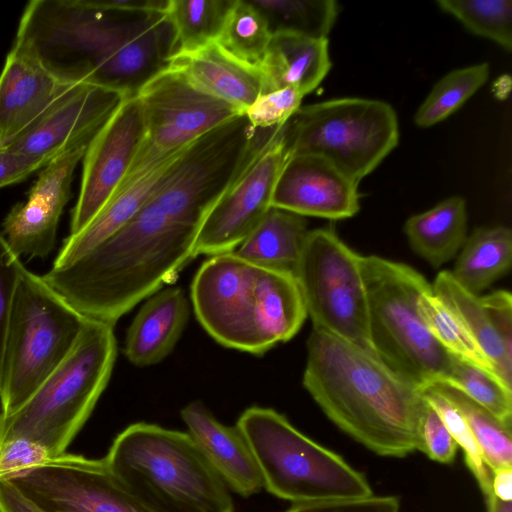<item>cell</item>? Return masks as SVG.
I'll list each match as a JSON object with an SVG mask.
<instances>
[{
    "instance_id": "14",
    "label": "cell",
    "mask_w": 512,
    "mask_h": 512,
    "mask_svg": "<svg viewBox=\"0 0 512 512\" xmlns=\"http://www.w3.org/2000/svg\"><path fill=\"white\" fill-rule=\"evenodd\" d=\"M144 137L136 96L125 97L87 145L80 191L72 211L70 235L80 232L116 192Z\"/></svg>"
},
{
    "instance_id": "6",
    "label": "cell",
    "mask_w": 512,
    "mask_h": 512,
    "mask_svg": "<svg viewBox=\"0 0 512 512\" xmlns=\"http://www.w3.org/2000/svg\"><path fill=\"white\" fill-rule=\"evenodd\" d=\"M236 425L252 450L263 487L272 495L296 504L373 494L361 472L276 410L249 407Z\"/></svg>"
},
{
    "instance_id": "19",
    "label": "cell",
    "mask_w": 512,
    "mask_h": 512,
    "mask_svg": "<svg viewBox=\"0 0 512 512\" xmlns=\"http://www.w3.org/2000/svg\"><path fill=\"white\" fill-rule=\"evenodd\" d=\"M432 290L462 320L491 362L497 376L512 388V296L497 290L479 296L461 287L450 271L437 274Z\"/></svg>"
},
{
    "instance_id": "23",
    "label": "cell",
    "mask_w": 512,
    "mask_h": 512,
    "mask_svg": "<svg viewBox=\"0 0 512 512\" xmlns=\"http://www.w3.org/2000/svg\"><path fill=\"white\" fill-rule=\"evenodd\" d=\"M189 315L181 288L169 287L149 296L127 330L123 350L127 359L139 367L162 361L178 342Z\"/></svg>"
},
{
    "instance_id": "7",
    "label": "cell",
    "mask_w": 512,
    "mask_h": 512,
    "mask_svg": "<svg viewBox=\"0 0 512 512\" xmlns=\"http://www.w3.org/2000/svg\"><path fill=\"white\" fill-rule=\"evenodd\" d=\"M374 351L393 371L420 389L440 382L451 354L433 337L417 310L432 285L412 267L379 256H361Z\"/></svg>"
},
{
    "instance_id": "31",
    "label": "cell",
    "mask_w": 512,
    "mask_h": 512,
    "mask_svg": "<svg viewBox=\"0 0 512 512\" xmlns=\"http://www.w3.org/2000/svg\"><path fill=\"white\" fill-rule=\"evenodd\" d=\"M264 17L271 34L286 32L328 38L340 7L334 0H248Z\"/></svg>"
},
{
    "instance_id": "10",
    "label": "cell",
    "mask_w": 512,
    "mask_h": 512,
    "mask_svg": "<svg viewBox=\"0 0 512 512\" xmlns=\"http://www.w3.org/2000/svg\"><path fill=\"white\" fill-rule=\"evenodd\" d=\"M361 256L329 229L308 233L296 271L313 329L375 355Z\"/></svg>"
},
{
    "instance_id": "36",
    "label": "cell",
    "mask_w": 512,
    "mask_h": 512,
    "mask_svg": "<svg viewBox=\"0 0 512 512\" xmlns=\"http://www.w3.org/2000/svg\"><path fill=\"white\" fill-rule=\"evenodd\" d=\"M438 7L469 32L489 39L504 50L512 49V1L438 0Z\"/></svg>"
},
{
    "instance_id": "12",
    "label": "cell",
    "mask_w": 512,
    "mask_h": 512,
    "mask_svg": "<svg viewBox=\"0 0 512 512\" xmlns=\"http://www.w3.org/2000/svg\"><path fill=\"white\" fill-rule=\"evenodd\" d=\"M7 481L44 512H158L103 459L64 453Z\"/></svg>"
},
{
    "instance_id": "26",
    "label": "cell",
    "mask_w": 512,
    "mask_h": 512,
    "mask_svg": "<svg viewBox=\"0 0 512 512\" xmlns=\"http://www.w3.org/2000/svg\"><path fill=\"white\" fill-rule=\"evenodd\" d=\"M309 231L303 216L272 207L233 252L256 266L295 276Z\"/></svg>"
},
{
    "instance_id": "4",
    "label": "cell",
    "mask_w": 512,
    "mask_h": 512,
    "mask_svg": "<svg viewBox=\"0 0 512 512\" xmlns=\"http://www.w3.org/2000/svg\"><path fill=\"white\" fill-rule=\"evenodd\" d=\"M116 357L114 325L86 318L73 349L31 398L10 415L0 413V445L25 438L53 457L66 453L105 390Z\"/></svg>"
},
{
    "instance_id": "27",
    "label": "cell",
    "mask_w": 512,
    "mask_h": 512,
    "mask_svg": "<svg viewBox=\"0 0 512 512\" xmlns=\"http://www.w3.org/2000/svg\"><path fill=\"white\" fill-rule=\"evenodd\" d=\"M467 221L465 200L452 196L409 217L404 232L414 253L438 268L461 250L467 238Z\"/></svg>"
},
{
    "instance_id": "28",
    "label": "cell",
    "mask_w": 512,
    "mask_h": 512,
    "mask_svg": "<svg viewBox=\"0 0 512 512\" xmlns=\"http://www.w3.org/2000/svg\"><path fill=\"white\" fill-rule=\"evenodd\" d=\"M511 262L510 228L481 227L466 238L450 273L461 287L479 295L510 269Z\"/></svg>"
},
{
    "instance_id": "5",
    "label": "cell",
    "mask_w": 512,
    "mask_h": 512,
    "mask_svg": "<svg viewBox=\"0 0 512 512\" xmlns=\"http://www.w3.org/2000/svg\"><path fill=\"white\" fill-rule=\"evenodd\" d=\"M86 318L22 268L12 297L0 370L1 414L22 407L73 349Z\"/></svg>"
},
{
    "instance_id": "41",
    "label": "cell",
    "mask_w": 512,
    "mask_h": 512,
    "mask_svg": "<svg viewBox=\"0 0 512 512\" xmlns=\"http://www.w3.org/2000/svg\"><path fill=\"white\" fill-rule=\"evenodd\" d=\"M396 496H365L296 503L286 512H399Z\"/></svg>"
},
{
    "instance_id": "34",
    "label": "cell",
    "mask_w": 512,
    "mask_h": 512,
    "mask_svg": "<svg viewBox=\"0 0 512 512\" xmlns=\"http://www.w3.org/2000/svg\"><path fill=\"white\" fill-rule=\"evenodd\" d=\"M271 37L262 14L248 0H235L216 42L235 58L259 68Z\"/></svg>"
},
{
    "instance_id": "32",
    "label": "cell",
    "mask_w": 512,
    "mask_h": 512,
    "mask_svg": "<svg viewBox=\"0 0 512 512\" xmlns=\"http://www.w3.org/2000/svg\"><path fill=\"white\" fill-rule=\"evenodd\" d=\"M417 310L430 333L446 351L497 375L462 320L433 293L432 288L419 297Z\"/></svg>"
},
{
    "instance_id": "11",
    "label": "cell",
    "mask_w": 512,
    "mask_h": 512,
    "mask_svg": "<svg viewBox=\"0 0 512 512\" xmlns=\"http://www.w3.org/2000/svg\"><path fill=\"white\" fill-rule=\"evenodd\" d=\"M136 97L142 109L144 137L126 177L152 168L206 132L244 114L202 91L170 66L148 81Z\"/></svg>"
},
{
    "instance_id": "40",
    "label": "cell",
    "mask_w": 512,
    "mask_h": 512,
    "mask_svg": "<svg viewBox=\"0 0 512 512\" xmlns=\"http://www.w3.org/2000/svg\"><path fill=\"white\" fill-rule=\"evenodd\" d=\"M53 457L41 444L14 438L0 445V479L8 480L50 463Z\"/></svg>"
},
{
    "instance_id": "29",
    "label": "cell",
    "mask_w": 512,
    "mask_h": 512,
    "mask_svg": "<svg viewBox=\"0 0 512 512\" xmlns=\"http://www.w3.org/2000/svg\"><path fill=\"white\" fill-rule=\"evenodd\" d=\"M462 414L480 451L485 465L494 472L512 468L511 424L504 423L484 407L457 389L443 384H431Z\"/></svg>"
},
{
    "instance_id": "22",
    "label": "cell",
    "mask_w": 512,
    "mask_h": 512,
    "mask_svg": "<svg viewBox=\"0 0 512 512\" xmlns=\"http://www.w3.org/2000/svg\"><path fill=\"white\" fill-rule=\"evenodd\" d=\"M169 66L180 71L202 91L243 113L262 92L260 69L235 58L216 41L192 52L172 56Z\"/></svg>"
},
{
    "instance_id": "15",
    "label": "cell",
    "mask_w": 512,
    "mask_h": 512,
    "mask_svg": "<svg viewBox=\"0 0 512 512\" xmlns=\"http://www.w3.org/2000/svg\"><path fill=\"white\" fill-rule=\"evenodd\" d=\"M125 97L106 87L76 83L6 146L49 163L71 149L88 145Z\"/></svg>"
},
{
    "instance_id": "2",
    "label": "cell",
    "mask_w": 512,
    "mask_h": 512,
    "mask_svg": "<svg viewBox=\"0 0 512 512\" xmlns=\"http://www.w3.org/2000/svg\"><path fill=\"white\" fill-rule=\"evenodd\" d=\"M191 302L215 341L256 355L290 340L305 318L294 275L256 266L233 251L202 263L191 284Z\"/></svg>"
},
{
    "instance_id": "37",
    "label": "cell",
    "mask_w": 512,
    "mask_h": 512,
    "mask_svg": "<svg viewBox=\"0 0 512 512\" xmlns=\"http://www.w3.org/2000/svg\"><path fill=\"white\" fill-rule=\"evenodd\" d=\"M424 400L437 412L465 456L484 497L491 494L492 472L485 465L481 451L459 410L432 386L421 389Z\"/></svg>"
},
{
    "instance_id": "18",
    "label": "cell",
    "mask_w": 512,
    "mask_h": 512,
    "mask_svg": "<svg viewBox=\"0 0 512 512\" xmlns=\"http://www.w3.org/2000/svg\"><path fill=\"white\" fill-rule=\"evenodd\" d=\"M174 53V32L166 13L141 15L90 83L124 96H136L148 81L169 67Z\"/></svg>"
},
{
    "instance_id": "45",
    "label": "cell",
    "mask_w": 512,
    "mask_h": 512,
    "mask_svg": "<svg viewBox=\"0 0 512 512\" xmlns=\"http://www.w3.org/2000/svg\"><path fill=\"white\" fill-rule=\"evenodd\" d=\"M487 504V512H512V503L502 501L495 497L492 493L485 496Z\"/></svg>"
},
{
    "instance_id": "16",
    "label": "cell",
    "mask_w": 512,
    "mask_h": 512,
    "mask_svg": "<svg viewBox=\"0 0 512 512\" xmlns=\"http://www.w3.org/2000/svg\"><path fill=\"white\" fill-rule=\"evenodd\" d=\"M87 145L52 159L41 170L25 202L12 207L3 221V236L20 258H45L54 248L59 219L71 197L75 169Z\"/></svg>"
},
{
    "instance_id": "9",
    "label": "cell",
    "mask_w": 512,
    "mask_h": 512,
    "mask_svg": "<svg viewBox=\"0 0 512 512\" xmlns=\"http://www.w3.org/2000/svg\"><path fill=\"white\" fill-rule=\"evenodd\" d=\"M277 128L255 129L245 114L213 128L182 150L148 201L202 223Z\"/></svg>"
},
{
    "instance_id": "43",
    "label": "cell",
    "mask_w": 512,
    "mask_h": 512,
    "mask_svg": "<svg viewBox=\"0 0 512 512\" xmlns=\"http://www.w3.org/2000/svg\"><path fill=\"white\" fill-rule=\"evenodd\" d=\"M47 164L40 158L15 152L7 146H0V188L23 181Z\"/></svg>"
},
{
    "instance_id": "30",
    "label": "cell",
    "mask_w": 512,
    "mask_h": 512,
    "mask_svg": "<svg viewBox=\"0 0 512 512\" xmlns=\"http://www.w3.org/2000/svg\"><path fill=\"white\" fill-rule=\"evenodd\" d=\"M235 0H168L175 53H188L218 39ZM173 55V56H174Z\"/></svg>"
},
{
    "instance_id": "35",
    "label": "cell",
    "mask_w": 512,
    "mask_h": 512,
    "mask_svg": "<svg viewBox=\"0 0 512 512\" xmlns=\"http://www.w3.org/2000/svg\"><path fill=\"white\" fill-rule=\"evenodd\" d=\"M449 385L491 412L504 423L512 420V390L497 375L451 354L440 382Z\"/></svg>"
},
{
    "instance_id": "44",
    "label": "cell",
    "mask_w": 512,
    "mask_h": 512,
    "mask_svg": "<svg viewBox=\"0 0 512 512\" xmlns=\"http://www.w3.org/2000/svg\"><path fill=\"white\" fill-rule=\"evenodd\" d=\"M492 494L502 501L512 500V468H503L492 472Z\"/></svg>"
},
{
    "instance_id": "21",
    "label": "cell",
    "mask_w": 512,
    "mask_h": 512,
    "mask_svg": "<svg viewBox=\"0 0 512 512\" xmlns=\"http://www.w3.org/2000/svg\"><path fill=\"white\" fill-rule=\"evenodd\" d=\"M180 414L187 433L228 489L242 497L261 491L260 470L237 425H224L199 401L186 405Z\"/></svg>"
},
{
    "instance_id": "17",
    "label": "cell",
    "mask_w": 512,
    "mask_h": 512,
    "mask_svg": "<svg viewBox=\"0 0 512 512\" xmlns=\"http://www.w3.org/2000/svg\"><path fill=\"white\" fill-rule=\"evenodd\" d=\"M357 186L325 157L293 154L283 165L271 205L303 217L346 219L359 211Z\"/></svg>"
},
{
    "instance_id": "39",
    "label": "cell",
    "mask_w": 512,
    "mask_h": 512,
    "mask_svg": "<svg viewBox=\"0 0 512 512\" xmlns=\"http://www.w3.org/2000/svg\"><path fill=\"white\" fill-rule=\"evenodd\" d=\"M418 433L417 450L439 463L449 464L454 461L459 447L437 412L426 401Z\"/></svg>"
},
{
    "instance_id": "3",
    "label": "cell",
    "mask_w": 512,
    "mask_h": 512,
    "mask_svg": "<svg viewBox=\"0 0 512 512\" xmlns=\"http://www.w3.org/2000/svg\"><path fill=\"white\" fill-rule=\"evenodd\" d=\"M103 460L158 512H234L229 489L187 432L134 423L117 435Z\"/></svg>"
},
{
    "instance_id": "24",
    "label": "cell",
    "mask_w": 512,
    "mask_h": 512,
    "mask_svg": "<svg viewBox=\"0 0 512 512\" xmlns=\"http://www.w3.org/2000/svg\"><path fill=\"white\" fill-rule=\"evenodd\" d=\"M182 150L150 169L126 177L92 221L80 232L67 237L53 268L66 266L84 256L132 218L159 186Z\"/></svg>"
},
{
    "instance_id": "46",
    "label": "cell",
    "mask_w": 512,
    "mask_h": 512,
    "mask_svg": "<svg viewBox=\"0 0 512 512\" xmlns=\"http://www.w3.org/2000/svg\"><path fill=\"white\" fill-rule=\"evenodd\" d=\"M0 512H3V511L1 510V508H0Z\"/></svg>"
},
{
    "instance_id": "1",
    "label": "cell",
    "mask_w": 512,
    "mask_h": 512,
    "mask_svg": "<svg viewBox=\"0 0 512 512\" xmlns=\"http://www.w3.org/2000/svg\"><path fill=\"white\" fill-rule=\"evenodd\" d=\"M303 386L336 426L372 452L404 457L417 450L422 391L377 356L312 328Z\"/></svg>"
},
{
    "instance_id": "25",
    "label": "cell",
    "mask_w": 512,
    "mask_h": 512,
    "mask_svg": "<svg viewBox=\"0 0 512 512\" xmlns=\"http://www.w3.org/2000/svg\"><path fill=\"white\" fill-rule=\"evenodd\" d=\"M331 64L328 38L275 33L259 66L261 94L291 87L305 96L319 86Z\"/></svg>"
},
{
    "instance_id": "38",
    "label": "cell",
    "mask_w": 512,
    "mask_h": 512,
    "mask_svg": "<svg viewBox=\"0 0 512 512\" xmlns=\"http://www.w3.org/2000/svg\"><path fill=\"white\" fill-rule=\"evenodd\" d=\"M303 95L286 87L260 94L244 112L255 129H271L283 126L301 107Z\"/></svg>"
},
{
    "instance_id": "42",
    "label": "cell",
    "mask_w": 512,
    "mask_h": 512,
    "mask_svg": "<svg viewBox=\"0 0 512 512\" xmlns=\"http://www.w3.org/2000/svg\"><path fill=\"white\" fill-rule=\"evenodd\" d=\"M23 267L0 233V370L12 297Z\"/></svg>"
},
{
    "instance_id": "8",
    "label": "cell",
    "mask_w": 512,
    "mask_h": 512,
    "mask_svg": "<svg viewBox=\"0 0 512 512\" xmlns=\"http://www.w3.org/2000/svg\"><path fill=\"white\" fill-rule=\"evenodd\" d=\"M288 155L325 157L359 183L399 141L395 110L365 98H338L301 106L283 126Z\"/></svg>"
},
{
    "instance_id": "20",
    "label": "cell",
    "mask_w": 512,
    "mask_h": 512,
    "mask_svg": "<svg viewBox=\"0 0 512 512\" xmlns=\"http://www.w3.org/2000/svg\"><path fill=\"white\" fill-rule=\"evenodd\" d=\"M74 84L55 77L12 45L0 73V146L18 137Z\"/></svg>"
},
{
    "instance_id": "13",
    "label": "cell",
    "mask_w": 512,
    "mask_h": 512,
    "mask_svg": "<svg viewBox=\"0 0 512 512\" xmlns=\"http://www.w3.org/2000/svg\"><path fill=\"white\" fill-rule=\"evenodd\" d=\"M283 126L272 133L208 212L198 232L195 257L234 251L272 208L273 192L289 156Z\"/></svg>"
},
{
    "instance_id": "33",
    "label": "cell",
    "mask_w": 512,
    "mask_h": 512,
    "mask_svg": "<svg viewBox=\"0 0 512 512\" xmlns=\"http://www.w3.org/2000/svg\"><path fill=\"white\" fill-rule=\"evenodd\" d=\"M489 64L478 63L450 71L438 80L414 115L421 128L442 122L456 112L487 81Z\"/></svg>"
}]
</instances>
